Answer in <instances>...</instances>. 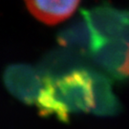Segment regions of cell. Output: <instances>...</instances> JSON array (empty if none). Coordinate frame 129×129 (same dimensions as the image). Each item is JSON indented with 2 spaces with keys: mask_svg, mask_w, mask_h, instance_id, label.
Returning a JSON list of instances; mask_svg holds the SVG:
<instances>
[{
  "mask_svg": "<svg viewBox=\"0 0 129 129\" xmlns=\"http://www.w3.org/2000/svg\"><path fill=\"white\" fill-rule=\"evenodd\" d=\"M43 117L54 116L67 122L73 113H87L95 108L94 78L85 70H74L58 77H45L36 103Z\"/></svg>",
  "mask_w": 129,
  "mask_h": 129,
  "instance_id": "6da1fadb",
  "label": "cell"
},
{
  "mask_svg": "<svg viewBox=\"0 0 129 129\" xmlns=\"http://www.w3.org/2000/svg\"><path fill=\"white\" fill-rule=\"evenodd\" d=\"M95 89V108L93 112L100 116H111L119 111V103L112 92L109 81L102 76L92 74Z\"/></svg>",
  "mask_w": 129,
  "mask_h": 129,
  "instance_id": "277c9868",
  "label": "cell"
},
{
  "mask_svg": "<svg viewBox=\"0 0 129 129\" xmlns=\"http://www.w3.org/2000/svg\"><path fill=\"white\" fill-rule=\"evenodd\" d=\"M30 14L46 25H56L68 19L80 0H24Z\"/></svg>",
  "mask_w": 129,
  "mask_h": 129,
  "instance_id": "3957f363",
  "label": "cell"
},
{
  "mask_svg": "<svg viewBox=\"0 0 129 129\" xmlns=\"http://www.w3.org/2000/svg\"><path fill=\"white\" fill-rule=\"evenodd\" d=\"M3 82L13 97L25 104L33 105L37 103L41 92L44 78L31 66L14 64L4 71Z\"/></svg>",
  "mask_w": 129,
  "mask_h": 129,
  "instance_id": "7a4b0ae2",
  "label": "cell"
},
{
  "mask_svg": "<svg viewBox=\"0 0 129 129\" xmlns=\"http://www.w3.org/2000/svg\"><path fill=\"white\" fill-rule=\"evenodd\" d=\"M119 72L120 76L129 77V43L127 44L126 50H125L124 57L122 58V61L119 67Z\"/></svg>",
  "mask_w": 129,
  "mask_h": 129,
  "instance_id": "5b68a950",
  "label": "cell"
}]
</instances>
